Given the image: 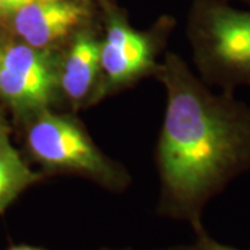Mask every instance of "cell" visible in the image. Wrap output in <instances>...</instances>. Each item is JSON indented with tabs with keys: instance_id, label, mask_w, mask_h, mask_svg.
Segmentation results:
<instances>
[{
	"instance_id": "13",
	"label": "cell",
	"mask_w": 250,
	"mask_h": 250,
	"mask_svg": "<svg viewBox=\"0 0 250 250\" xmlns=\"http://www.w3.org/2000/svg\"><path fill=\"white\" fill-rule=\"evenodd\" d=\"M1 53H3V47L0 46V59H1Z\"/></svg>"
},
{
	"instance_id": "11",
	"label": "cell",
	"mask_w": 250,
	"mask_h": 250,
	"mask_svg": "<svg viewBox=\"0 0 250 250\" xmlns=\"http://www.w3.org/2000/svg\"><path fill=\"white\" fill-rule=\"evenodd\" d=\"M6 250H49L42 246H32V245H13L9 249ZM100 250H117V249H100ZM120 250H128V249H120Z\"/></svg>"
},
{
	"instance_id": "7",
	"label": "cell",
	"mask_w": 250,
	"mask_h": 250,
	"mask_svg": "<svg viewBox=\"0 0 250 250\" xmlns=\"http://www.w3.org/2000/svg\"><path fill=\"white\" fill-rule=\"evenodd\" d=\"M100 43L96 31L86 25L68 39L60 56V95L72 107L95 103L100 80Z\"/></svg>"
},
{
	"instance_id": "12",
	"label": "cell",
	"mask_w": 250,
	"mask_h": 250,
	"mask_svg": "<svg viewBox=\"0 0 250 250\" xmlns=\"http://www.w3.org/2000/svg\"><path fill=\"white\" fill-rule=\"evenodd\" d=\"M228 1V0H227ZM241 1H243V3H246V4H249L250 6V0H241Z\"/></svg>"
},
{
	"instance_id": "8",
	"label": "cell",
	"mask_w": 250,
	"mask_h": 250,
	"mask_svg": "<svg viewBox=\"0 0 250 250\" xmlns=\"http://www.w3.org/2000/svg\"><path fill=\"white\" fill-rule=\"evenodd\" d=\"M43 177L29 168L10 141L9 128L0 125V214H4L25 189Z\"/></svg>"
},
{
	"instance_id": "2",
	"label": "cell",
	"mask_w": 250,
	"mask_h": 250,
	"mask_svg": "<svg viewBox=\"0 0 250 250\" xmlns=\"http://www.w3.org/2000/svg\"><path fill=\"white\" fill-rule=\"evenodd\" d=\"M189 39L205 82L228 92L250 85V10L227 0H195Z\"/></svg>"
},
{
	"instance_id": "5",
	"label": "cell",
	"mask_w": 250,
	"mask_h": 250,
	"mask_svg": "<svg viewBox=\"0 0 250 250\" xmlns=\"http://www.w3.org/2000/svg\"><path fill=\"white\" fill-rule=\"evenodd\" d=\"M60 56L57 49H38L24 42H13L3 47L0 98L14 116L31 120L50 107L60 93Z\"/></svg>"
},
{
	"instance_id": "10",
	"label": "cell",
	"mask_w": 250,
	"mask_h": 250,
	"mask_svg": "<svg viewBox=\"0 0 250 250\" xmlns=\"http://www.w3.org/2000/svg\"><path fill=\"white\" fill-rule=\"evenodd\" d=\"M32 0H0V18H10L16 11L24 7Z\"/></svg>"
},
{
	"instance_id": "3",
	"label": "cell",
	"mask_w": 250,
	"mask_h": 250,
	"mask_svg": "<svg viewBox=\"0 0 250 250\" xmlns=\"http://www.w3.org/2000/svg\"><path fill=\"white\" fill-rule=\"evenodd\" d=\"M27 145L46 170L80 174L110 190H121L129 181L125 171L99 150L71 116L47 108L32 117Z\"/></svg>"
},
{
	"instance_id": "1",
	"label": "cell",
	"mask_w": 250,
	"mask_h": 250,
	"mask_svg": "<svg viewBox=\"0 0 250 250\" xmlns=\"http://www.w3.org/2000/svg\"><path fill=\"white\" fill-rule=\"evenodd\" d=\"M154 74L167 92L159 211L196 228L208 200L250 170V106L232 92L208 89L175 54H167Z\"/></svg>"
},
{
	"instance_id": "9",
	"label": "cell",
	"mask_w": 250,
	"mask_h": 250,
	"mask_svg": "<svg viewBox=\"0 0 250 250\" xmlns=\"http://www.w3.org/2000/svg\"><path fill=\"white\" fill-rule=\"evenodd\" d=\"M196 231V242L193 245H189V246H181L177 248L175 250H241L233 248V246H228V245H224L220 243L215 239H213L208 233L206 232L203 225H199L195 228Z\"/></svg>"
},
{
	"instance_id": "6",
	"label": "cell",
	"mask_w": 250,
	"mask_h": 250,
	"mask_svg": "<svg viewBox=\"0 0 250 250\" xmlns=\"http://www.w3.org/2000/svg\"><path fill=\"white\" fill-rule=\"evenodd\" d=\"M93 14L95 0H32L10 17V25L27 45L57 49L90 25Z\"/></svg>"
},
{
	"instance_id": "4",
	"label": "cell",
	"mask_w": 250,
	"mask_h": 250,
	"mask_svg": "<svg viewBox=\"0 0 250 250\" xmlns=\"http://www.w3.org/2000/svg\"><path fill=\"white\" fill-rule=\"evenodd\" d=\"M104 22V38L100 43V80L95 102L123 89L157 68L164 27L159 31H136L126 13L113 0H96Z\"/></svg>"
}]
</instances>
